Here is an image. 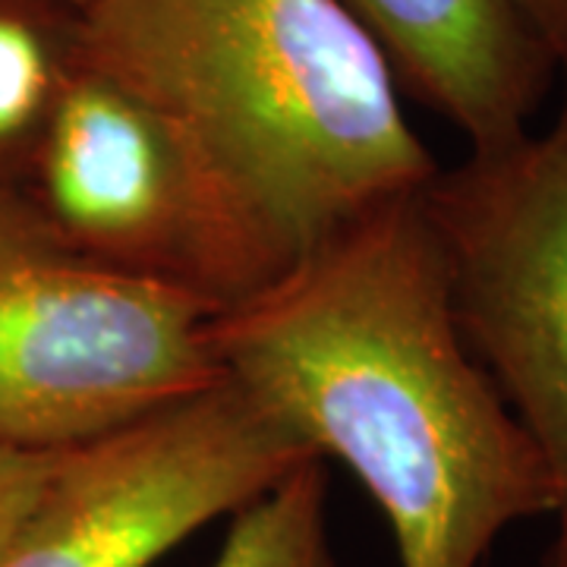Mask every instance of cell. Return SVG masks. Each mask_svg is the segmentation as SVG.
<instances>
[{
  "label": "cell",
  "mask_w": 567,
  "mask_h": 567,
  "mask_svg": "<svg viewBox=\"0 0 567 567\" xmlns=\"http://www.w3.org/2000/svg\"><path fill=\"white\" fill-rule=\"evenodd\" d=\"M423 193L215 312L212 347L224 379L363 483L401 567H480L507 527L555 514L558 488L457 328Z\"/></svg>",
  "instance_id": "cell-1"
},
{
  "label": "cell",
  "mask_w": 567,
  "mask_h": 567,
  "mask_svg": "<svg viewBox=\"0 0 567 567\" xmlns=\"http://www.w3.org/2000/svg\"><path fill=\"white\" fill-rule=\"evenodd\" d=\"M309 457L290 429L224 379L66 451L0 567H152Z\"/></svg>",
  "instance_id": "cell-6"
},
{
  "label": "cell",
  "mask_w": 567,
  "mask_h": 567,
  "mask_svg": "<svg viewBox=\"0 0 567 567\" xmlns=\"http://www.w3.org/2000/svg\"><path fill=\"white\" fill-rule=\"evenodd\" d=\"M66 451L0 447V555L35 511Z\"/></svg>",
  "instance_id": "cell-10"
},
{
  "label": "cell",
  "mask_w": 567,
  "mask_h": 567,
  "mask_svg": "<svg viewBox=\"0 0 567 567\" xmlns=\"http://www.w3.org/2000/svg\"><path fill=\"white\" fill-rule=\"evenodd\" d=\"M70 3H76V7H80V0H70Z\"/></svg>",
  "instance_id": "cell-12"
},
{
  "label": "cell",
  "mask_w": 567,
  "mask_h": 567,
  "mask_svg": "<svg viewBox=\"0 0 567 567\" xmlns=\"http://www.w3.org/2000/svg\"><path fill=\"white\" fill-rule=\"evenodd\" d=\"M85 54L70 0H0V186L20 177Z\"/></svg>",
  "instance_id": "cell-8"
},
{
  "label": "cell",
  "mask_w": 567,
  "mask_h": 567,
  "mask_svg": "<svg viewBox=\"0 0 567 567\" xmlns=\"http://www.w3.org/2000/svg\"><path fill=\"white\" fill-rule=\"evenodd\" d=\"M215 312L73 256L0 186V447L76 451L221 385Z\"/></svg>",
  "instance_id": "cell-4"
},
{
  "label": "cell",
  "mask_w": 567,
  "mask_h": 567,
  "mask_svg": "<svg viewBox=\"0 0 567 567\" xmlns=\"http://www.w3.org/2000/svg\"><path fill=\"white\" fill-rule=\"evenodd\" d=\"M423 199L457 328L558 488L543 567H567V73L543 133L470 152Z\"/></svg>",
  "instance_id": "cell-5"
},
{
  "label": "cell",
  "mask_w": 567,
  "mask_h": 567,
  "mask_svg": "<svg viewBox=\"0 0 567 567\" xmlns=\"http://www.w3.org/2000/svg\"><path fill=\"white\" fill-rule=\"evenodd\" d=\"M520 7L546 41L558 73H567V0H520Z\"/></svg>",
  "instance_id": "cell-11"
},
{
  "label": "cell",
  "mask_w": 567,
  "mask_h": 567,
  "mask_svg": "<svg viewBox=\"0 0 567 567\" xmlns=\"http://www.w3.org/2000/svg\"><path fill=\"white\" fill-rule=\"evenodd\" d=\"M208 567H344L328 529V476L309 457L230 514Z\"/></svg>",
  "instance_id": "cell-9"
},
{
  "label": "cell",
  "mask_w": 567,
  "mask_h": 567,
  "mask_svg": "<svg viewBox=\"0 0 567 567\" xmlns=\"http://www.w3.org/2000/svg\"><path fill=\"white\" fill-rule=\"evenodd\" d=\"M7 189L73 256L215 309L244 303L287 268L203 142L89 51Z\"/></svg>",
  "instance_id": "cell-3"
},
{
  "label": "cell",
  "mask_w": 567,
  "mask_h": 567,
  "mask_svg": "<svg viewBox=\"0 0 567 567\" xmlns=\"http://www.w3.org/2000/svg\"><path fill=\"white\" fill-rule=\"evenodd\" d=\"M385 54L413 102L445 117L470 152L529 133L558 63L520 0H334Z\"/></svg>",
  "instance_id": "cell-7"
},
{
  "label": "cell",
  "mask_w": 567,
  "mask_h": 567,
  "mask_svg": "<svg viewBox=\"0 0 567 567\" xmlns=\"http://www.w3.org/2000/svg\"><path fill=\"white\" fill-rule=\"evenodd\" d=\"M85 51L171 114L293 265L442 171L334 0H80Z\"/></svg>",
  "instance_id": "cell-2"
}]
</instances>
